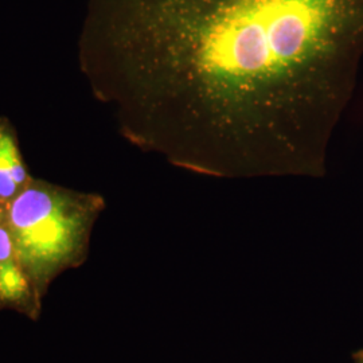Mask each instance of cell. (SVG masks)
<instances>
[{"mask_svg": "<svg viewBox=\"0 0 363 363\" xmlns=\"http://www.w3.org/2000/svg\"><path fill=\"white\" fill-rule=\"evenodd\" d=\"M363 0H86L78 64L118 133L213 178H320Z\"/></svg>", "mask_w": 363, "mask_h": 363, "instance_id": "obj_1", "label": "cell"}, {"mask_svg": "<svg viewBox=\"0 0 363 363\" xmlns=\"http://www.w3.org/2000/svg\"><path fill=\"white\" fill-rule=\"evenodd\" d=\"M104 208L101 195L37 178L6 208L15 256L40 303L61 273L85 262Z\"/></svg>", "mask_w": 363, "mask_h": 363, "instance_id": "obj_2", "label": "cell"}, {"mask_svg": "<svg viewBox=\"0 0 363 363\" xmlns=\"http://www.w3.org/2000/svg\"><path fill=\"white\" fill-rule=\"evenodd\" d=\"M0 310H15L33 320L38 319L42 310V303L15 256L6 208L0 216Z\"/></svg>", "mask_w": 363, "mask_h": 363, "instance_id": "obj_3", "label": "cell"}, {"mask_svg": "<svg viewBox=\"0 0 363 363\" xmlns=\"http://www.w3.org/2000/svg\"><path fill=\"white\" fill-rule=\"evenodd\" d=\"M31 179L13 124L0 117V205L9 206Z\"/></svg>", "mask_w": 363, "mask_h": 363, "instance_id": "obj_4", "label": "cell"}, {"mask_svg": "<svg viewBox=\"0 0 363 363\" xmlns=\"http://www.w3.org/2000/svg\"><path fill=\"white\" fill-rule=\"evenodd\" d=\"M355 363H363V352H358V354H357Z\"/></svg>", "mask_w": 363, "mask_h": 363, "instance_id": "obj_5", "label": "cell"}, {"mask_svg": "<svg viewBox=\"0 0 363 363\" xmlns=\"http://www.w3.org/2000/svg\"><path fill=\"white\" fill-rule=\"evenodd\" d=\"M7 208V206H1V205H0V216H1V213L4 211V208Z\"/></svg>", "mask_w": 363, "mask_h": 363, "instance_id": "obj_6", "label": "cell"}]
</instances>
